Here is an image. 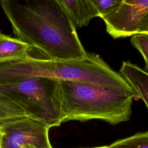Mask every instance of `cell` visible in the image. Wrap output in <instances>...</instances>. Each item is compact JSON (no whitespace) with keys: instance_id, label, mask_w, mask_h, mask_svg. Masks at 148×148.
Segmentation results:
<instances>
[{"instance_id":"cell-10","label":"cell","mask_w":148,"mask_h":148,"mask_svg":"<svg viewBox=\"0 0 148 148\" xmlns=\"http://www.w3.org/2000/svg\"><path fill=\"white\" fill-rule=\"evenodd\" d=\"M24 116L28 115L20 107L0 92V123Z\"/></svg>"},{"instance_id":"cell-11","label":"cell","mask_w":148,"mask_h":148,"mask_svg":"<svg viewBox=\"0 0 148 148\" xmlns=\"http://www.w3.org/2000/svg\"><path fill=\"white\" fill-rule=\"evenodd\" d=\"M108 148H148V131L116 140L108 146Z\"/></svg>"},{"instance_id":"cell-1","label":"cell","mask_w":148,"mask_h":148,"mask_svg":"<svg viewBox=\"0 0 148 148\" xmlns=\"http://www.w3.org/2000/svg\"><path fill=\"white\" fill-rule=\"evenodd\" d=\"M0 4L18 39L47 58L86 56L76 28L58 0H1Z\"/></svg>"},{"instance_id":"cell-16","label":"cell","mask_w":148,"mask_h":148,"mask_svg":"<svg viewBox=\"0 0 148 148\" xmlns=\"http://www.w3.org/2000/svg\"><path fill=\"white\" fill-rule=\"evenodd\" d=\"M0 148H1V145H0Z\"/></svg>"},{"instance_id":"cell-15","label":"cell","mask_w":148,"mask_h":148,"mask_svg":"<svg viewBox=\"0 0 148 148\" xmlns=\"http://www.w3.org/2000/svg\"><path fill=\"white\" fill-rule=\"evenodd\" d=\"M91 148H108V146H99V147H91Z\"/></svg>"},{"instance_id":"cell-4","label":"cell","mask_w":148,"mask_h":148,"mask_svg":"<svg viewBox=\"0 0 148 148\" xmlns=\"http://www.w3.org/2000/svg\"><path fill=\"white\" fill-rule=\"evenodd\" d=\"M0 92L49 128L64 122L59 80L30 77L0 85Z\"/></svg>"},{"instance_id":"cell-7","label":"cell","mask_w":148,"mask_h":148,"mask_svg":"<svg viewBox=\"0 0 148 148\" xmlns=\"http://www.w3.org/2000/svg\"><path fill=\"white\" fill-rule=\"evenodd\" d=\"M58 1L76 28L87 26L92 18L99 17V13L92 0Z\"/></svg>"},{"instance_id":"cell-2","label":"cell","mask_w":148,"mask_h":148,"mask_svg":"<svg viewBox=\"0 0 148 148\" xmlns=\"http://www.w3.org/2000/svg\"><path fill=\"white\" fill-rule=\"evenodd\" d=\"M30 77L84 82L135 97L125 78L94 53L87 52L84 57L78 60L42 59L28 56L22 59L0 61V85Z\"/></svg>"},{"instance_id":"cell-12","label":"cell","mask_w":148,"mask_h":148,"mask_svg":"<svg viewBox=\"0 0 148 148\" xmlns=\"http://www.w3.org/2000/svg\"><path fill=\"white\" fill-rule=\"evenodd\" d=\"M130 42L142 55L145 62L146 71H148V34H139L131 37Z\"/></svg>"},{"instance_id":"cell-8","label":"cell","mask_w":148,"mask_h":148,"mask_svg":"<svg viewBox=\"0 0 148 148\" xmlns=\"http://www.w3.org/2000/svg\"><path fill=\"white\" fill-rule=\"evenodd\" d=\"M119 73L132 88L136 97L142 99L148 109V72L130 61H124Z\"/></svg>"},{"instance_id":"cell-6","label":"cell","mask_w":148,"mask_h":148,"mask_svg":"<svg viewBox=\"0 0 148 148\" xmlns=\"http://www.w3.org/2000/svg\"><path fill=\"white\" fill-rule=\"evenodd\" d=\"M148 12V0H122L101 16L106 31L113 39L138 34L140 25Z\"/></svg>"},{"instance_id":"cell-9","label":"cell","mask_w":148,"mask_h":148,"mask_svg":"<svg viewBox=\"0 0 148 148\" xmlns=\"http://www.w3.org/2000/svg\"><path fill=\"white\" fill-rule=\"evenodd\" d=\"M31 47L18 38H13L0 32V61L24 58L28 56Z\"/></svg>"},{"instance_id":"cell-3","label":"cell","mask_w":148,"mask_h":148,"mask_svg":"<svg viewBox=\"0 0 148 148\" xmlns=\"http://www.w3.org/2000/svg\"><path fill=\"white\" fill-rule=\"evenodd\" d=\"M60 83L64 122L98 119L116 125L130 120L134 94L84 82L60 80Z\"/></svg>"},{"instance_id":"cell-5","label":"cell","mask_w":148,"mask_h":148,"mask_svg":"<svg viewBox=\"0 0 148 148\" xmlns=\"http://www.w3.org/2000/svg\"><path fill=\"white\" fill-rule=\"evenodd\" d=\"M49 127L28 116L0 123L1 148H52Z\"/></svg>"},{"instance_id":"cell-13","label":"cell","mask_w":148,"mask_h":148,"mask_svg":"<svg viewBox=\"0 0 148 148\" xmlns=\"http://www.w3.org/2000/svg\"><path fill=\"white\" fill-rule=\"evenodd\" d=\"M92 1L100 17L118 4L120 0H92Z\"/></svg>"},{"instance_id":"cell-14","label":"cell","mask_w":148,"mask_h":148,"mask_svg":"<svg viewBox=\"0 0 148 148\" xmlns=\"http://www.w3.org/2000/svg\"><path fill=\"white\" fill-rule=\"evenodd\" d=\"M139 34H148V12L140 25Z\"/></svg>"}]
</instances>
